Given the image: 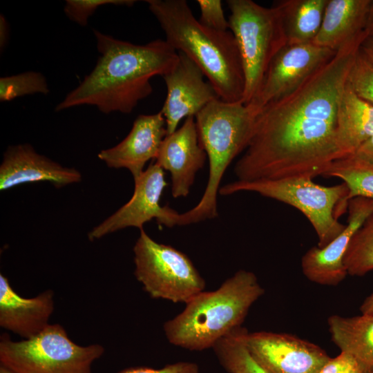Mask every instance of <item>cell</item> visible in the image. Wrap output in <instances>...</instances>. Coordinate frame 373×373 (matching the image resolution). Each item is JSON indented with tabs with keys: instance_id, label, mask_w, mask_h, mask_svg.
Masks as SVG:
<instances>
[{
	"instance_id": "cell-2",
	"label": "cell",
	"mask_w": 373,
	"mask_h": 373,
	"mask_svg": "<svg viewBox=\"0 0 373 373\" xmlns=\"http://www.w3.org/2000/svg\"><path fill=\"white\" fill-rule=\"evenodd\" d=\"M93 32L100 54L96 65L55 111L92 105L104 113H131L152 93L151 79L171 70L179 53L166 40L137 45Z\"/></svg>"
},
{
	"instance_id": "cell-35",
	"label": "cell",
	"mask_w": 373,
	"mask_h": 373,
	"mask_svg": "<svg viewBox=\"0 0 373 373\" xmlns=\"http://www.w3.org/2000/svg\"><path fill=\"white\" fill-rule=\"evenodd\" d=\"M360 310L363 314H373V292L363 301Z\"/></svg>"
},
{
	"instance_id": "cell-10",
	"label": "cell",
	"mask_w": 373,
	"mask_h": 373,
	"mask_svg": "<svg viewBox=\"0 0 373 373\" xmlns=\"http://www.w3.org/2000/svg\"><path fill=\"white\" fill-rule=\"evenodd\" d=\"M336 52L314 44H286L272 59L251 104L260 110L294 92Z\"/></svg>"
},
{
	"instance_id": "cell-15",
	"label": "cell",
	"mask_w": 373,
	"mask_h": 373,
	"mask_svg": "<svg viewBox=\"0 0 373 373\" xmlns=\"http://www.w3.org/2000/svg\"><path fill=\"white\" fill-rule=\"evenodd\" d=\"M207 157L199 142L194 116L186 117L180 128L166 135L155 163L170 173L174 198L189 195L195 175L204 166Z\"/></svg>"
},
{
	"instance_id": "cell-28",
	"label": "cell",
	"mask_w": 373,
	"mask_h": 373,
	"mask_svg": "<svg viewBox=\"0 0 373 373\" xmlns=\"http://www.w3.org/2000/svg\"><path fill=\"white\" fill-rule=\"evenodd\" d=\"M135 2L133 0H67L64 10L70 20L85 26L88 18L102 6L112 4L132 6Z\"/></svg>"
},
{
	"instance_id": "cell-30",
	"label": "cell",
	"mask_w": 373,
	"mask_h": 373,
	"mask_svg": "<svg viewBox=\"0 0 373 373\" xmlns=\"http://www.w3.org/2000/svg\"><path fill=\"white\" fill-rule=\"evenodd\" d=\"M117 373H199V366L195 363L181 361L168 364L159 369L135 367L124 369Z\"/></svg>"
},
{
	"instance_id": "cell-13",
	"label": "cell",
	"mask_w": 373,
	"mask_h": 373,
	"mask_svg": "<svg viewBox=\"0 0 373 373\" xmlns=\"http://www.w3.org/2000/svg\"><path fill=\"white\" fill-rule=\"evenodd\" d=\"M179 53L175 65L162 76L167 93L160 112L166 121V135L177 130L180 122L195 116L211 102L219 98L200 68L186 55Z\"/></svg>"
},
{
	"instance_id": "cell-34",
	"label": "cell",
	"mask_w": 373,
	"mask_h": 373,
	"mask_svg": "<svg viewBox=\"0 0 373 373\" xmlns=\"http://www.w3.org/2000/svg\"><path fill=\"white\" fill-rule=\"evenodd\" d=\"M0 25V44L2 48L5 46L8 38V26L2 15H1Z\"/></svg>"
},
{
	"instance_id": "cell-12",
	"label": "cell",
	"mask_w": 373,
	"mask_h": 373,
	"mask_svg": "<svg viewBox=\"0 0 373 373\" xmlns=\"http://www.w3.org/2000/svg\"><path fill=\"white\" fill-rule=\"evenodd\" d=\"M134 182L130 200L88 233L90 241L129 227L142 229L144 223L153 218L159 224L165 225L171 208L160 204L167 186L164 170L151 164Z\"/></svg>"
},
{
	"instance_id": "cell-26",
	"label": "cell",
	"mask_w": 373,
	"mask_h": 373,
	"mask_svg": "<svg viewBox=\"0 0 373 373\" xmlns=\"http://www.w3.org/2000/svg\"><path fill=\"white\" fill-rule=\"evenodd\" d=\"M48 86L40 73L29 71L0 79V100L10 101L16 97L34 93L47 94Z\"/></svg>"
},
{
	"instance_id": "cell-5",
	"label": "cell",
	"mask_w": 373,
	"mask_h": 373,
	"mask_svg": "<svg viewBox=\"0 0 373 373\" xmlns=\"http://www.w3.org/2000/svg\"><path fill=\"white\" fill-rule=\"evenodd\" d=\"M258 113L251 104L227 102L218 98L195 115L199 142L209 160L208 181L196 206L183 213H175L173 227L197 223L218 216L217 197L220 182L229 165L247 149Z\"/></svg>"
},
{
	"instance_id": "cell-31",
	"label": "cell",
	"mask_w": 373,
	"mask_h": 373,
	"mask_svg": "<svg viewBox=\"0 0 373 373\" xmlns=\"http://www.w3.org/2000/svg\"><path fill=\"white\" fill-rule=\"evenodd\" d=\"M357 365L352 356L341 352L335 358H331L317 373H346Z\"/></svg>"
},
{
	"instance_id": "cell-18",
	"label": "cell",
	"mask_w": 373,
	"mask_h": 373,
	"mask_svg": "<svg viewBox=\"0 0 373 373\" xmlns=\"http://www.w3.org/2000/svg\"><path fill=\"white\" fill-rule=\"evenodd\" d=\"M54 293L46 290L32 298L19 295L0 274V326L24 339L43 331L54 311Z\"/></svg>"
},
{
	"instance_id": "cell-19",
	"label": "cell",
	"mask_w": 373,
	"mask_h": 373,
	"mask_svg": "<svg viewBox=\"0 0 373 373\" xmlns=\"http://www.w3.org/2000/svg\"><path fill=\"white\" fill-rule=\"evenodd\" d=\"M372 0H328L320 30L313 43L337 52L366 38Z\"/></svg>"
},
{
	"instance_id": "cell-20",
	"label": "cell",
	"mask_w": 373,
	"mask_h": 373,
	"mask_svg": "<svg viewBox=\"0 0 373 373\" xmlns=\"http://www.w3.org/2000/svg\"><path fill=\"white\" fill-rule=\"evenodd\" d=\"M373 137V105L358 97L347 85L337 114L336 144L338 159L355 154Z\"/></svg>"
},
{
	"instance_id": "cell-6",
	"label": "cell",
	"mask_w": 373,
	"mask_h": 373,
	"mask_svg": "<svg viewBox=\"0 0 373 373\" xmlns=\"http://www.w3.org/2000/svg\"><path fill=\"white\" fill-rule=\"evenodd\" d=\"M311 178L296 177L278 180H236L220 188L222 195L240 191L257 193L287 204L299 210L309 221L323 247L345 228L338 218L347 211L349 189L342 182L334 186L315 183Z\"/></svg>"
},
{
	"instance_id": "cell-36",
	"label": "cell",
	"mask_w": 373,
	"mask_h": 373,
	"mask_svg": "<svg viewBox=\"0 0 373 373\" xmlns=\"http://www.w3.org/2000/svg\"><path fill=\"white\" fill-rule=\"evenodd\" d=\"M366 33L367 36L373 35V0L372 1L367 18Z\"/></svg>"
},
{
	"instance_id": "cell-11",
	"label": "cell",
	"mask_w": 373,
	"mask_h": 373,
	"mask_svg": "<svg viewBox=\"0 0 373 373\" xmlns=\"http://www.w3.org/2000/svg\"><path fill=\"white\" fill-rule=\"evenodd\" d=\"M244 337L251 356L269 373H317L331 358L318 345L288 334L247 330Z\"/></svg>"
},
{
	"instance_id": "cell-29",
	"label": "cell",
	"mask_w": 373,
	"mask_h": 373,
	"mask_svg": "<svg viewBox=\"0 0 373 373\" xmlns=\"http://www.w3.org/2000/svg\"><path fill=\"white\" fill-rule=\"evenodd\" d=\"M197 3L200 10L198 20L202 24L218 31H227L229 29L220 0H198Z\"/></svg>"
},
{
	"instance_id": "cell-17",
	"label": "cell",
	"mask_w": 373,
	"mask_h": 373,
	"mask_svg": "<svg viewBox=\"0 0 373 373\" xmlns=\"http://www.w3.org/2000/svg\"><path fill=\"white\" fill-rule=\"evenodd\" d=\"M82 180L79 171L37 153L28 144L10 146L0 166V189L28 182H50L60 188Z\"/></svg>"
},
{
	"instance_id": "cell-21",
	"label": "cell",
	"mask_w": 373,
	"mask_h": 373,
	"mask_svg": "<svg viewBox=\"0 0 373 373\" xmlns=\"http://www.w3.org/2000/svg\"><path fill=\"white\" fill-rule=\"evenodd\" d=\"M327 323L332 340L341 352L352 356L367 373H373V314H335Z\"/></svg>"
},
{
	"instance_id": "cell-16",
	"label": "cell",
	"mask_w": 373,
	"mask_h": 373,
	"mask_svg": "<svg viewBox=\"0 0 373 373\" xmlns=\"http://www.w3.org/2000/svg\"><path fill=\"white\" fill-rule=\"evenodd\" d=\"M166 135V121L160 111L140 115L127 136L117 145L100 151L98 157L110 168L127 169L136 180L146 163L156 159Z\"/></svg>"
},
{
	"instance_id": "cell-14",
	"label": "cell",
	"mask_w": 373,
	"mask_h": 373,
	"mask_svg": "<svg viewBox=\"0 0 373 373\" xmlns=\"http://www.w3.org/2000/svg\"><path fill=\"white\" fill-rule=\"evenodd\" d=\"M347 212V224L337 237L323 247H311L302 257V271L310 281L336 286L347 275L344 256L353 236L373 212V198L358 196L350 199Z\"/></svg>"
},
{
	"instance_id": "cell-24",
	"label": "cell",
	"mask_w": 373,
	"mask_h": 373,
	"mask_svg": "<svg viewBox=\"0 0 373 373\" xmlns=\"http://www.w3.org/2000/svg\"><path fill=\"white\" fill-rule=\"evenodd\" d=\"M343 180L348 187V200L355 197L373 198V164L352 155L331 163L323 175Z\"/></svg>"
},
{
	"instance_id": "cell-3",
	"label": "cell",
	"mask_w": 373,
	"mask_h": 373,
	"mask_svg": "<svg viewBox=\"0 0 373 373\" xmlns=\"http://www.w3.org/2000/svg\"><path fill=\"white\" fill-rule=\"evenodd\" d=\"M166 41L191 59L202 71L219 98L242 102L245 75L240 52L230 31L202 24L184 0H146Z\"/></svg>"
},
{
	"instance_id": "cell-37",
	"label": "cell",
	"mask_w": 373,
	"mask_h": 373,
	"mask_svg": "<svg viewBox=\"0 0 373 373\" xmlns=\"http://www.w3.org/2000/svg\"><path fill=\"white\" fill-rule=\"evenodd\" d=\"M346 373H367L363 370L359 365H357L356 367L349 370Z\"/></svg>"
},
{
	"instance_id": "cell-8",
	"label": "cell",
	"mask_w": 373,
	"mask_h": 373,
	"mask_svg": "<svg viewBox=\"0 0 373 373\" xmlns=\"http://www.w3.org/2000/svg\"><path fill=\"white\" fill-rule=\"evenodd\" d=\"M103 346L77 345L59 324L48 325L35 336L13 341L3 335L0 362L16 373H91Z\"/></svg>"
},
{
	"instance_id": "cell-38",
	"label": "cell",
	"mask_w": 373,
	"mask_h": 373,
	"mask_svg": "<svg viewBox=\"0 0 373 373\" xmlns=\"http://www.w3.org/2000/svg\"><path fill=\"white\" fill-rule=\"evenodd\" d=\"M0 373H16L14 371H12V370H10V368L3 365H0Z\"/></svg>"
},
{
	"instance_id": "cell-22",
	"label": "cell",
	"mask_w": 373,
	"mask_h": 373,
	"mask_svg": "<svg viewBox=\"0 0 373 373\" xmlns=\"http://www.w3.org/2000/svg\"><path fill=\"white\" fill-rule=\"evenodd\" d=\"M328 0H281L277 8L287 44L313 43L318 35Z\"/></svg>"
},
{
	"instance_id": "cell-9",
	"label": "cell",
	"mask_w": 373,
	"mask_h": 373,
	"mask_svg": "<svg viewBox=\"0 0 373 373\" xmlns=\"http://www.w3.org/2000/svg\"><path fill=\"white\" fill-rule=\"evenodd\" d=\"M140 230L133 247L134 274L152 298L186 304L204 291L205 280L185 254Z\"/></svg>"
},
{
	"instance_id": "cell-4",
	"label": "cell",
	"mask_w": 373,
	"mask_h": 373,
	"mask_svg": "<svg viewBox=\"0 0 373 373\" xmlns=\"http://www.w3.org/2000/svg\"><path fill=\"white\" fill-rule=\"evenodd\" d=\"M265 293L256 276L240 269L215 291H202L184 310L164 323L169 342L192 351L212 348L241 326L252 305Z\"/></svg>"
},
{
	"instance_id": "cell-7",
	"label": "cell",
	"mask_w": 373,
	"mask_h": 373,
	"mask_svg": "<svg viewBox=\"0 0 373 373\" xmlns=\"http://www.w3.org/2000/svg\"><path fill=\"white\" fill-rule=\"evenodd\" d=\"M229 28L240 52L245 91L242 102L254 99L276 53L287 44L277 8L264 7L251 0H227Z\"/></svg>"
},
{
	"instance_id": "cell-27",
	"label": "cell",
	"mask_w": 373,
	"mask_h": 373,
	"mask_svg": "<svg viewBox=\"0 0 373 373\" xmlns=\"http://www.w3.org/2000/svg\"><path fill=\"white\" fill-rule=\"evenodd\" d=\"M347 85L358 97L373 105V64L361 48L350 68Z\"/></svg>"
},
{
	"instance_id": "cell-1",
	"label": "cell",
	"mask_w": 373,
	"mask_h": 373,
	"mask_svg": "<svg viewBox=\"0 0 373 373\" xmlns=\"http://www.w3.org/2000/svg\"><path fill=\"white\" fill-rule=\"evenodd\" d=\"M362 42L349 44L291 93L262 107L237 180L323 175L338 160L336 128L339 102Z\"/></svg>"
},
{
	"instance_id": "cell-32",
	"label": "cell",
	"mask_w": 373,
	"mask_h": 373,
	"mask_svg": "<svg viewBox=\"0 0 373 373\" xmlns=\"http://www.w3.org/2000/svg\"><path fill=\"white\" fill-rule=\"evenodd\" d=\"M354 155L373 164V137L365 142Z\"/></svg>"
},
{
	"instance_id": "cell-33",
	"label": "cell",
	"mask_w": 373,
	"mask_h": 373,
	"mask_svg": "<svg viewBox=\"0 0 373 373\" xmlns=\"http://www.w3.org/2000/svg\"><path fill=\"white\" fill-rule=\"evenodd\" d=\"M361 50L373 64V35L367 36L361 46Z\"/></svg>"
},
{
	"instance_id": "cell-25",
	"label": "cell",
	"mask_w": 373,
	"mask_h": 373,
	"mask_svg": "<svg viewBox=\"0 0 373 373\" xmlns=\"http://www.w3.org/2000/svg\"><path fill=\"white\" fill-rule=\"evenodd\" d=\"M343 263L350 276H361L373 270V212L351 240Z\"/></svg>"
},
{
	"instance_id": "cell-23",
	"label": "cell",
	"mask_w": 373,
	"mask_h": 373,
	"mask_svg": "<svg viewBox=\"0 0 373 373\" xmlns=\"http://www.w3.org/2000/svg\"><path fill=\"white\" fill-rule=\"evenodd\" d=\"M247 329L239 327L218 340L212 347L229 373H269L251 356L245 342Z\"/></svg>"
}]
</instances>
